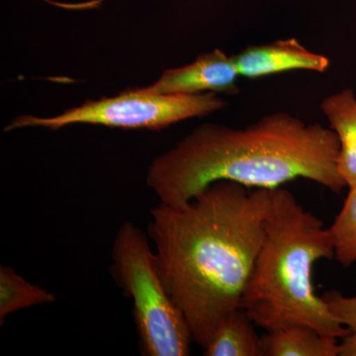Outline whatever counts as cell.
Listing matches in <instances>:
<instances>
[{
    "label": "cell",
    "instance_id": "7",
    "mask_svg": "<svg viewBox=\"0 0 356 356\" xmlns=\"http://www.w3.org/2000/svg\"><path fill=\"white\" fill-rule=\"evenodd\" d=\"M233 58L240 76L248 79H259L290 70L324 72L331 64L329 58L308 50L295 38L250 46Z\"/></svg>",
    "mask_w": 356,
    "mask_h": 356
},
{
    "label": "cell",
    "instance_id": "3",
    "mask_svg": "<svg viewBox=\"0 0 356 356\" xmlns=\"http://www.w3.org/2000/svg\"><path fill=\"white\" fill-rule=\"evenodd\" d=\"M264 238L245 285L242 308L266 331L310 325L341 339L350 332L334 318L313 284V269L334 257L329 228L287 189H271Z\"/></svg>",
    "mask_w": 356,
    "mask_h": 356
},
{
    "label": "cell",
    "instance_id": "2",
    "mask_svg": "<svg viewBox=\"0 0 356 356\" xmlns=\"http://www.w3.org/2000/svg\"><path fill=\"white\" fill-rule=\"evenodd\" d=\"M336 133L275 112L245 128L204 124L149 165L147 184L159 203L181 205L214 182L276 189L303 178L341 193Z\"/></svg>",
    "mask_w": 356,
    "mask_h": 356
},
{
    "label": "cell",
    "instance_id": "10",
    "mask_svg": "<svg viewBox=\"0 0 356 356\" xmlns=\"http://www.w3.org/2000/svg\"><path fill=\"white\" fill-rule=\"evenodd\" d=\"M254 321L243 308L229 313L203 348L207 356H261Z\"/></svg>",
    "mask_w": 356,
    "mask_h": 356
},
{
    "label": "cell",
    "instance_id": "11",
    "mask_svg": "<svg viewBox=\"0 0 356 356\" xmlns=\"http://www.w3.org/2000/svg\"><path fill=\"white\" fill-rule=\"evenodd\" d=\"M56 296L32 284L11 266H0V325L11 314L31 307L55 303Z\"/></svg>",
    "mask_w": 356,
    "mask_h": 356
},
{
    "label": "cell",
    "instance_id": "6",
    "mask_svg": "<svg viewBox=\"0 0 356 356\" xmlns=\"http://www.w3.org/2000/svg\"><path fill=\"white\" fill-rule=\"evenodd\" d=\"M233 57L220 49L199 56L191 64L165 70L156 83L146 88L161 95H200L215 92L236 95L240 93Z\"/></svg>",
    "mask_w": 356,
    "mask_h": 356
},
{
    "label": "cell",
    "instance_id": "8",
    "mask_svg": "<svg viewBox=\"0 0 356 356\" xmlns=\"http://www.w3.org/2000/svg\"><path fill=\"white\" fill-rule=\"evenodd\" d=\"M320 108L339 143L337 170L346 186H356V97L353 89L325 97Z\"/></svg>",
    "mask_w": 356,
    "mask_h": 356
},
{
    "label": "cell",
    "instance_id": "9",
    "mask_svg": "<svg viewBox=\"0 0 356 356\" xmlns=\"http://www.w3.org/2000/svg\"><path fill=\"white\" fill-rule=\"evenodd\" d=\"M336 337L304 324L267 331L259 339L261 356H337Z\"/></svg>",
    "mask_w": 356,
    "mask_h": 356
},
{
    "label": "cell",
    "instance_id": "5",
    "mask_svg": "<svg viewBox=\"0 0 356 356\" xmlns=\"http://www.w3.org/2000/svg\"><path fill=\"white\" fill-rule=\"evenodd\" d=\"M226 106L227 102L215 92L161 95L151 92L146 88L128 89L115 97L88 100L51 118L22 115L14 119L6 131L28 127L57 131L72 124L161 130L186 119L206 116Z\"/></svg>",
    "mask_w": 356,
    "mask_h": 356
},
{
    "label": "cell",
    "instance_id": "4",
    "mask_svg": "<svg viewBox=\"0 0 356 356\" xmlns=\"http://www.w3.org/2000/svg\"><path fill=\"white\" fill-rule=\"evenodd\" d=\"M149 241L134 222H123L112 248V275L132 299L143 355H189L191 330L168 290Z\"/></svg>",
    "mask_w": 356,
    "mask_h": 356
},
{
    "label": "cell",
    "instance_id": "13",
    "mask_svg": "<svg viewBox=\"0 0 356 356\" xmlns=\"http://www.w3.org/2000/svg\"><path fill=\"white\" fill-rule=\"evenodd\" d=\"M322 298L334 318L350 331H356V296L344 297L337 291L325 292Z\"/></svg>",
    "mask_w": 356,
    "mask_h": 356
},
{
    "label": "cell",
    "instance_id": "14",
    "mask_svg": "<svg viewBox=\"0 0 356 356\" xmlns=\"http://www.w3.org/2000/svg\"><path fill=\"white\" fill-rule=\"evenodd\" d=\"M341 339L337 346V356H356V331H350Z\"/></svg>",
    "mask_w": 356,
    "mask_h": 356
},
{
    "label": "cell",
    "instance_id": "12",
    "mask_svg": "<svg viewBox=\"0 0 356 356\" xmlns=\"http://www.w3.org/2000/svg\"><path fill=\"white\" fill-rule=\"evenodd\" d=\"M334 257L343 266L356 261V186L350 187L341 212L329 228Z\"/></svg>",
    "mask_w": 356,
    "mask_h": 356
},
{
    "label": "cell",
    "instance_id": "1",
    "mask_svg": "<svg viewBox=\"0 0 356 356\" xmlns=\"http://www.w3.org/2000/svg\"><path fill=\"white\" fill-rule=\"evenodd\" d=\"M271 199V189L221 180L181 205L151 210L147 234L161 273L203 348L224 318L242 308Z\"/></svg>",
    "mask_w": 356,
    "mask_h": 356
}]
</instances>
